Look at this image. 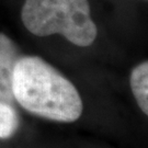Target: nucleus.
Here are the masks:
<instances>
[{
  "mask_svg": "<svg viewBox=\"0 0 148 148\" xmlns=\"http://www.w3.org/2000/svg\"><path fill=\"white\" fill-rule=\"evenodd\" d=\"M14 100L30 113L73 123L84 110L78 90L66 77L37 56H21L12 77Z\"/></svg>",
  "mask_w": 148,
  "mask_h": 148,
  "instance_id": "obj_1",
  "label": "nucleus"
},
{
  "mask_svg": "<svg viewBox=\"0 0 148 148\" xmlns=\"http://www.w3.org/2000/svg\"><path fill=\"white\" fill-rule=\"evenodd\" d=\"M20 125L18 112L11 104L0 101V139H7L14 135Z\"/></svg>",
  "mask_w": 148,
  "mask_h": 148,
  "instance_id": "obj_5",
  "label": "nucleus"
},
{
  "mask_svg": "<svg viewBox=\"0 0 148 148\" xmlns=\"http://www.w3.org/2000/svg\"><path fill=\"white\" fill-rule=\"evenodd\" d=\"M21 19L34 35L60 34L81 47L91 45L98 35L88 0H25Z\"/></svg>",
  "mask_w": 148,
  "mask_h": 148,
  "instance_id": "obj_2",
  "label": "nucleus"
},
{
  "mask_svg": "<svg viewBox=\"0 0 148 148\" xmlns=\"http://www.w3.org/2000/svg\"><path fill=\"white\" fill-rule=\"evenodd\" d=\"M131 89L145 115L148 114V63L143 62L132 70Z\"/></svg>",
  "mask_w": 148,
  "mask_h": 148,
  "instance_id": "obj_4",
  "label": "nucleus"
},
{
  "mask_svg": "<svg viewBox=\"0 0 148 148\" xmlns=\"http://www.w3.org/2000/svg\"><path fill=\"white\" fill-rule=\"evenodd\" d=\"M21 54L16 43L0 33V101L11 104L14 98L12 92V77L16 64Z\"/></svg>",
  "mask_w": 148,
  "mask_h": 148,
  "instance_id": "obj_3",
  "label": "nucleus"
}]
</instances>
